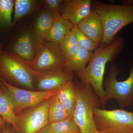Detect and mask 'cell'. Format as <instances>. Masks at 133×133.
<instances>
[{
	"instance_id": "cell-20",
	"label": "cell",
	"mask_w": 133,
	"mask_h": 133,
	"mask_svg": "<svg viewBox=\"0 0 133 133\" xmlns=\"http://www.w3.org/2000/svg\"><path fill=\"white\" fill-rule=\"evenodd\" d=\"M59 44L67 62L74 56L79 47L76 36L72 30L67 34Z\"/></svg>"
},
{
	"instance_id": "cell-2",
	"label": "cell",
	"mask_w": 133,
	"mask_h": 133,
	"mask_svg": "<svg viewBox=\"0 0 133 133\" xmlns=\"http://www.w3.org/2000/svg\"><path fill=\"white\" fill-rule=\"evenodd\" d=\"M92 8L100 17L104 27L103 40L100 46L109 45L119 31L133 23L132 5L107 4L92 1Z\"/></svg>"
},
{
	"instance_id": "cell-10",
	"label": "cell",
	"mask_w": 133,
	"mask_h": 133,
	"mask_svg": "<svg viewBox=\"0 0 133 133\" xmlns=\"http://www.w3.org/2000/svg\"><path fill=\"white\" fill-rule=\"evenodd\" d=\"M91 0H65L60 7V15L74 26L78 25L92 10Z\"/></svg>"
},
{
	"instance_id": "cell-14",
	"label": "cell",
	"mask_w": 133,
	"mask_h": 133,
	"mask_svg": "<svg viewBox=\"0 0 133 133\" xmlns=\"http://www.w3.org/2000/svg\"><path fill=\"white\" fill-rule=\"evenodd\" d=\"M0 116L18 132V116L15 114L14 102L9 92L2 83L0 87Z\"/></svg>"
},
{
	"instance_id": "cell-21",
	"label": "cell",
	"mask_w": 133,
	"mask_h": 133,
	"mask_svg": "<svg viewBox=\"0 0 133 133\" xmlns=\"http://www.w3.org/2000/svg\"><path fill=\"white\" fill-rule=\"evenodd\" d=\"M13 23L16 22L34 11L37 7L35 0H15Z\"/></svg>"
},
{
	"instance_id": "cell-34",
	"label": "cell",
	"mask_w": 133,
	"mask_h": 133,
	"mask_svg": "<svg viewBox=\"0 0 133 133\" xmlns=\"http://www.w3.org/2000/svg\"><path fill=\"white\" fill-rule=\"evenodd\" d=\"M130 133H133V130L132 131H131V132H130Z\"/></svg>"
},
{
	"instance_id": "cell-25",
	"label": "cell",
	"mask_w": 133,
	"mask_h": 133,
	"mask_svg": "<svg viewBox=\"0 0 133 133\" xmlns=\"http://www.w3.org/2000/svg\"><path fill=\"white\" fill-rule=\"evenodd\" d=\"M63 1L62 0H45L44 1L47 5V9L52 14L54 18L61 16L60 7Z\"/></svg>"
},
{
	"instance_id": "cell-16",
	"label": "cell",
	"mask_w": 133,
	"mask_h": 133,
	"mask_svg": "<svg viewBox=\"0 0 133 133\" xmlns=\"http://www.w3.org/2000/svg\"><path fill=\"white\" fill-rule=\"evenodd\" d=\"M58 95L69 116L73 118L77 102V92L73 80L61 88Z\"/></svg>"
},
{
	"instance_id": "cell-23",
	"label": "cell",
	"mask_w": 133,
	"mask_h": 133,
	"mask_svg": "<svg viewBox=\"0 0 133 133\" xmlns=\"http://www.w3.org/2000/svg\"><path fill=\"white\" fill-rule=\"evenodd\" d=\"M14 3L13 0H0V28L13 25L12 15Z\"/></svg>"
},
{
	"instance_id": "cell-30",
	"label": "cell",
	"mask_w": 133,
	"mask_h": 133,
	"mask_svg": "<svg viewBox=\"0 0 133 133\" xmlns=\"http://www.w3.org/2000/svg\"><path fill=\"white\" fill-rule=\"evenodd\" d=\"M3 51L2 44L0 43V55Z\"/></svg>"
},
{
	"instance_id": "cell-19",
	"label": "cell",
	"mask_w": 133,
	"mask_h": 133,
	"mask_svg": "<svg viewBox=\"0 0 133 133\" xmlns=\"http://www.w3.org/2000/svg\"><path fill=\"white\" fill-rule=\"evenodd\" d=\"M71 118L58 98V93L50 98L49 109L50 124L58 122Z\"/></svg>"
},
{
	"instance_id": "cell-29",
	"label": "cell",
	"mask_w": 133,
	"mask_h": 133,
	"mask_svg": "<svg viewBox=\"0 0 133 133\" xmlns=\"http://www.w3.org/2000/svg\"><path fill=\"white\" fill-rule=\"evenodd\" d=\"M122 4H128V5L133 6V0H127V1H122Z\"/></svg>"
},
{
	"instance_id": "cell-4",
	"label": "cell",
	"mask_w": 133,
	"mask_h": 133,
	"mask_svg": "<svg viewBox=\"0 0 133 133\" xmlns=\"http://www.w3.org/2000/svg\"><path fill=\"white\" fill-rule=\"evenodd\" d=\"M24 62L32 70L38 73L71 72L59 44L44 40L39 42L33 60Z\"/></svg>"
},
{
	"instance_id": "cell-24",
	"label": "cell",
	"mask_w": 133,
	"mask_h": 133,
	"mask_svg": "<svg viewBox=\"0 0 133 133\" xmlns=\"http://www.w3.org/2000/svg\"><path fill=\"white\" fill-rule=\"evenodd\" d=\"M71 30L76 36L79 46L92 52L97 49L98 47L95 43L82 32L77 26H74Z\"/></svg>"
},
{
	"instance_id": "cell-5",
	"label": "cell",
	"mask_w": 133,
	"mask_h": 133,
	"mask_svg": "<svg viewBox=\"0 0 133 133\" xmlns=\"http://www.w3.org/2000/svg\"><path fill=\"white\" fill-rule=\"evenodd\" d=\"M0 77L7 82L34 89L33 71L24 60L13 52L3 50L0 55Z\"/></svg>"
},
{
	"instance_id": "cell-27",
	"label": "cell",
	"mask_w": 133,
	"mask_h": 133,
	"mask_svg": "<svg viewBox=\"0 0 133 133\" xmlns=\"http://www.w3.org/2000/svg\"><path fill=\"white\" fill-rule=\"evenodd\" d=\"M6 124H7V123L6 121L1 116H0V129H2L3 128Z\"/></svg>"
},
{
	"instance_id": "cell-3",
	"label": "cell",
	"mask_w": 133,
	"mask_h": 133,
	"mask_svg": "<svg viewBox=\"0 0 133 133\" xmlns=\"http://www.w3.org/2000/svg\"><path fill=\"white\" fill-rule=\"evenodd\" d=\"M74 82L77 92L74 120L81 133H98L93 111L94 108L102 107L99 98L90 84L79 79H76Z\"/></svg>"
},
{
	"instance_id": "cell-1",
	"label": "cell",
	"mask_w": 133,
	"mask_h": 133,
	"mask_svg": "<svg viewBox=\"0 0 133 133\" xmlns=\"http://www.w3.org/2000/svg\"><path fill=\"white\" fill-rule=\"evenodd\" d=\"M124 40L122 37L117 36L107 46H99L93 54L84 72L77 76L79 79L92 87L105 108V92L103 87L105 67L108 62H112L118 57L124 49Z\"/></svg>"
},
{
	"instance_id": "cell-12",
	"label": "cell",
	"mask_w": 133,
	"mask_h": 133,
	"mask_svg": "<svg viewBox=\"0 0 133 133\" xmlns=\"http://www.w3.org/2000/svg\"><path fill=\"white\" fill-rule=\"evenodd\" d=\"M34 32L27 31L16 40L12 46L13 53L24 60L30 62L35 55L37 48L41 41Z\"/></svg>"
},
{
	"instance_id": "cell-31",
	"label": "cell",
	"mask_w": 133,
	"mask_h": 133,
	"mask_svg": "<svg viewBox=\"0 0 133 133\" xmlns=\"http://www.w3.org/2000/svg\"><path fill=\"white\" fill-rule=\"evenodd\" d=\"M1 78L0 77V87H1Z\"/></svg>"
},
{
	"instance_id": "cell-18",
	"label": "cell",
	"mask_w": 133,
	"mask_h": 133,
	"mask_svg": "<svg viewBox=\"0 0 133 133\" xmlns=\"http://www.w3.org/2000/svg\"><path fill=\"white\" fill-rule=\"evenodd\" d=\"M54 18L49 10L44 9L39 15L35 24L34 33L41 40H44L50 31Z\"/></svg>"
},
{
	"instance_id": "cell-33",
	"label": "cell",
	"mask_w": 133,
	"mask_h": 133,
	"mask_svg": "<svg viewBox=\"0 0 133 133\" xmlns=\"http://www.w3.org/2000/svg\"><path fill=\"white\" fill-rule=\"evenodd\" d=\"M98 133H108L103 132H98Z\"/></svg>"
},
{
	"instance_id": "cell-9",
	"label": "cell",
	"mask_w": 133,
	"mask_h": 133,
	"mask_svg": "<svg viewBox=\"0 0 133 133\" xmlns=\"http://www.w3.org/2000/svg\"><path fill=\"white\" fill-rule=\"evenodd\" d=\"M50 98L18 115V133H37L48 125Z\"/></svg>"
},
{
	"instance_id": "cell-8",
	"label": "cell",
	"mask_w": 133,
	"mask_h": 133,
	"mask_svg": "<svg viewBox=\"0 0 133 133\" xmlns=\"http://www.w3.org/2000/svg\"><path fill=\"white\" fill-rule=\"evenodd\" d=\"M2 83L6 87L12 97L16 115L18 116L23 110L35 107L45 100L58 93L60 89L51 91H33L20 89L1 78Z\"/></svg>"
},
{
	"instance_id": "cell-15",
	"label": "cell",
	"mask_w": 133,
	"mask_h": 133,
	"mask_svg": "<svg viewBox=\"0 0 133 133\" xmlns=\"http://www.w3.org/2000/svg\"><path fill=\"white\" fill-rule=\"evenodd\" d=\"M74 26L69 20L62 16L54 18L52 27L44 40L59 44Z\"/></svg>"
},
{
	"instance_id": "cell-35",
	"label": "cell",
	"mask_w": 133,
	"mask_h": 133,
	"mask_svg": "<svg viewBox=\"0 0 133 133\" xmlns=\"http://www.w3.org/2000/svg\"></svg>"
},
{
	"instance_id": "cell-7",
	"label": "cell",
	"mask_w": 133,
	"mask_h": 133,
	"mask_svg": "<svg viewBox=\"0 0 133 133\" xmlns=\"http://www.w3.org/2000/svg\"><path fill=\"white\" fill-rule=\"evenodd\" d=\"M94 119L97 130L108 133H130L133 130V111L122 109L94 108Z\"/></svg>"
},
{
	"instance_id": "cell-11",
	"label": "cell",
	"mask_w": 133,
	"mask_h": 133,
	"mask_svg": "<svg viewBox=\"0 0 133 133\" xmlns=\"http://www.w3.org/2000/svg\"><path fill=\"white\" fill-rule=\"evenodd\" d=\"M32 71L34 79L37 81L38 89L44 91L60 89L72 81L74 77V73L72 72L42 73Z\"/></svg>"
},
{
	"instance_id": "cell-26",
	"label": "cell",
	"mask_w": 133,
	"mask_h": 133,
	"mask_svg": "<svg viewBox=\"0 0 133 133\" xmlns=\"http://www.w3.org/2000/svg\"><path fill=\"white\" fill-rule=\"evenodd\" d=\"M7 124H6L2 129V133H16L15 131L16 129L14 128L13 127V128H11L7 125Z\"/></svg>"
},
{
	"instance_id": "cell-28",
	"label": "cell",
	"mask_w": 133,
	"mask_h": 133,
	"mask_svg": "<svg viewBox=\"0 0 133 133\" xmlns=\"http://www.w3.org/2000/svg\"><path fill=\"white\" fill-rule=\"evenodd\" d=\"M37 133H50L49 125L38 132Z\"/></svg>"
},
{
	"instance_id": "cell-32",
	"label": "cell",
	"mask_w": 133,
	"mask_h": 133,
	"mask_svg": "<svg viewBox=\"0 0 133 133\" xmlns=\"http://www.w3.org/2000/svg\"><path fill=\"white\" fill-rule=\"evenodd\" d=\"M0 133H2V129H0Z\"/></svg>"
},
{
	"instance_id": "cell-6",
	"label": "cell",
	"mask_w": 133,
	"mask_h": 133,
	"mask_svg": "<svg viewBox=\"0 0 133 133\" xmlns=\"http://www.w3.org/2000/svg\"><path fill=\"white\" fill-rule=\"evenodd\" d=\"M122 73L114 63L112 64L109 73L104 80L105 102L116 100L121 108L133 106V59L129 76L125 80L119 81L117 76Z\"/></svg>"
},
{
	"instance_id": "cell-17",
	"label": "cell",
	"mask_w": 133,
	"mask_h": 133,
	"mask_svg": "<svg viewBox=\"0 0 133 133\" xmlns=\"http://www.w3.org/2000/svg\"><path fill=\"white\" fill-rule=\"evenodd\" d=\"M93 54V52L79 46L74 56L67 62L69 70L77 76L83 73L85 70Z\"/></svg>"
},
{
	"instance_id": "cell-13",
	"label": "cell",
	"mask_w": 133,
	"mask_h": 133,
	"mask_svg": "<svg viewBox=\"0 0 133 133\" xmlns=\"http://www.w3.org/2000/svg\"><path fill=\"white\" fill-rule=\"evenodd\" d=\"M77 26L98 48L100 46L103 40L104 27L102 19L94 10Z\"/></svg>"
},
{
	"instance_id": "cell-22",
	"label": "cell",
	"mask_w": 133,
	"mask_h": 133,
	"mask_svg": "<svg viewBox=\"0 0 133 133\" xmlns=\"http://www.w3.org/2000/svg\"><path fill=\"white\" fill-rule=\"evenodd\" d=\"M50 133H80L74 118H70L49 125Z\"/></svg>"
}]
</instances>
